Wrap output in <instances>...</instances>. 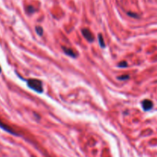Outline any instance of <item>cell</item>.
I'll list each match as a JSON object with an SVG mask.
<instances>
[{
  "label": "cell",
  "mask_w": 157,
  "mask_h": 157,
  "mask_svg": "<svg viewBox=\"0 0 157 157\" xmlns=\"http://www.w3.org/2000/svg\"><path fill=\"white\" fill-rule=\"evenodd\" d=\"M27 84L29 87L34 90L38 93H42L43 87L42 83L38 79H29L27 81Z\"/></svg>",
  "instance_id": "1"
},
{
  "label": "cell",
  "mask_w": 157,
  "mask_h": 157,
  "mask_svg": "<svg viewBox=\"0 0 157 157\" xmlns=\"http://www.w3.org/2000/svg\"><path fill=\"white\" fill-rule=\"evenodd\" d=\"M82 34L84 35V38L90 42H92L94 40V36L93 33L89 30L88 29H82Z\"/></svg>",
  "instance_id": "2"
},
{
  "label": "cell",
  "mask_w": 157,
  "mask_h": 157,
  "mask_svg": "<svg viewBox=\"0 0 157 157\" xmlns=\"http://www.w3.org/2000/svg\"><path fill=\"white\" fill-rule=\"evenodd\" d=\"M0 128L2 129V130H3L4 131L7 132V133H10V134L12 135H14V136H18V133H15V131H14L12 129H11L10 127H9V126L6 125V124H4L2 123V121H1V120H0Z\"/></svg>",
  "instance_id": "3"
},
{
  "label": "cell",
  "mask_w": 157,
  "mask_h": 157,
  "mask_svg": "<svg viewBox=\"0 0 157 157\" xmlns=\"http://www.w3.org/2000/svg\"><path fill=\"white\" fill-rule=\"evenodd\" d=\"M142 107L144 110H150L153 107V104L151 101L150 100H144L142 102Z\"/></svg>",
  "instance_id": "4"
},
{
  "label": "cell",
  "mask_w": 157,
  "mask_h": 157,
  "mask_svg": "<svg viewBox=\"0 0 157 157\" xmlns=\"http://www.w3.org/2000/svg\"><path fill=\"white\" fill-rule=\"evenodd\" d=\"M62 49L64 52V53H65L67 55H68V56L72 57V58H76V57L78 56L76 52H75L73 49L69 48H66V47H62Z\"/></svg>",
  "instance_id": "5"
},
{
  "label": "cell",
  "mask_w": 157,
  "mask_h": 157,
  "mask_svg": "<svg viewBox=\"0 0 157 157\" xmlns=\"http://www.w3.org/2000/svg\"><path fill=\"white\" fill-rule=\"evenodd\" d=\"M98 41H99V44H100V45H101V48H105L106 47L105 43H104V38H103V36H102V35H101V34H100V35H98Z\"/></svg>",
  "instance_id": "6"
},
{
  "label": "cell",
  "mask_w": 157,
  "mask_h": 157,
  "mask_svg": "<svg viewBox=\"0 0 157 157\" xmlns=\"http://www.w3.org/2000/svg\"><path fill=\"white\" fill-rule=\"evenodd\" d=\"M35 31H36L37 34H38L39 36H41V35H43V32H44L42 27H41V26H36V27H35Z\"/></svg>",
  "instance_id": "7"
},
{
  "label": "cell",
  "mask_w": 157,
  "mask_h": 157,
  "mask_svg": "<svg viewBox=\"0 0 157 157\" xmlns=\"http://www.w3.org/2000/svg\"><path fill=\"white\" fill-rule=\"evenodd\" d=\"M130 76L129 75H122V76H119L118 77V80H121V81H126V80H128Z\"/></svg>",
  "instance_id": "8"
},
{
  "label": "cell",
  "mask_w": 157,
  "mask_h": 157,
  "mask_svg": "<svg viewBox=\"0 0 157 157\" xmlns=\"http://www.w3.org/2000/svg\"><path fill=\"white\" fill-rule=\"evenodd\" d=\"M118 67H127V63L126 61H121L118 64Z\"/></svg>",
  "instance_id": "9"
},
{
  "label": "cell",
  "mask_w": 157,
  "mask_h": 157,
  "mask_svg": "<svg viewBox=\"0 0 157 157\" xmlns=\"http://www.w3.org/2000/svg\"><path fill=\"white\" fill-rule=\"evenodd\" d=\"M27 11L29 13H33V12H35V9H34L32 6H29V7L27 8Z\"/></svg>",
  "instance_id": "10"
},
{
  "label": "cell",
  "mask_w": 157,
  "mask_h": 157,
  "mask_svg": "<svg viewBox=\"0 0 157 157\" xmlns=\"http://www.w3.org/2000/svg\"><path fill=\"white\" fill-rule=\"evenodd\" d=\"M128 15L130 16L133 17V18H138V15L135 13H132V12H128Z\"/></svg>",
  "instance_id": "11"
},
{
  "label": "cell",
  "mask_w": 157,
  "mask_h": 157,
  "mask_svg": "<svg viewBox=\"0 0 157 157\" xmlns=\"http://www.w3.org/2000/svg\"><path fill=\"white\" fill-rule=\"evenodd\" d=\"M2 72V68H1V67H0V73H1Z\"/></svg>",
  "instance_id": "12"
}]
</instances>
